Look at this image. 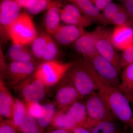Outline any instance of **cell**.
Wrapping results in <instances>:
<instances>
[{
	"label": "cell",
	"instance_id": "cell-1",
	"mask_svg": "<svg viewBox=\"0 0 133 133\" xmlns=\"http://www.w3.org/2000/svg\"><path fill=\"white\" fill-rule=\"evenodd\" d=\"M84 59L95 82L97 92L107 102L118 119L133 130V114L128 99L99 75L88 59Z\"/></svg>",
	"mask_w": 133,
	"mask_h": 133
},
{
	"label": "cell",
	"instance_id": "cell-2",
	"mask_svg": "<svg viewBox=\"0 0 133 133\" xmlns=\"http://www.w3.org/2000/svg\"><path fill=\"white\" fill-rule=\"evenodd\" d=\"M67 74L83 99L97 92L96 84L84 59L74 62Z\"/></svg>",
	"mask_w": 133,
	"mask_h": 133
},
{
	"label": "cell",
	"instance_id": "cell-3",
	"mask_svg": "<svg viewBox=\"0 0 133 133\" xmlns=\"http://www.w3.org/2000/svg\"><path fill=\"white\" fill-rule=\"evenodd\" d=\"M8 37L13 43L28 45L37 36L33 20L26 12L22 13L9 29Z\"/></svg>",
	"mask_w": 133,
	"mask_h": 133
},
{
	"label": "cell",
	"instance_id": "cell-4",
	"mask_svg": "<svg viewBox=\"0 0 133 133\" xmlns=\"http://www.w3.org/2000/svg\"><path fill=\"white\" fill-rule=\"evenodd\" d=\"M88 115L85 126L103 121L116 122L118 120L114 114L105 100L97 92L94 93L85 98Z\"/></svg>",
	"mask_w": 133,
	"mask_h": 133
},
{
	"label": "cell",
	"instance_id": "cell-5",
	"mask_svg": "<svg viewBox=\"0 0 133 133\" xmlns=\"http://www.w3.org/2000/svg\"><path fill=\"white\" fill-rule=\"evenodd\" d=\"M73 63H63L56 60L42 62L38 65L35 75L47 87L53 86L62 81Z\"/></svg>",
	"mask_w": 133,
	"mask_h": 133
},
{
	"label": "cell",
	"instance_id": "cell-6",
	"mask_svg": "<svg viewBox=\"0 0 133 133\" xmlns=\"http://www.w3.org/2000/svg\"><path fill=\"white\" fill-rule=\"evenodd\" d=\"M97 35L96 49L98 53L110 62L120 73L122 69L120 55L117 52L112 39V31L105 26H98L95 29Z\"/></svg>",
	"mask_w": 133,
	"mask_h": 133
},
{
	"label": "cell",
	"instance_id": "cell-7",
	"mask_svg": "<svg viewBox=\"0 0 133 133\" xmlns=\"http://www.w3.org/2000/svg\"><path fill=\"white\" fill-rule=\"evenodd\" d=\"M40 63L36 62H11L7 64L5 70L1 73V79L6 85L12 87L35 74Z\"/></svg>",
	"mask_w": 133,
	"mask_h": 133
},
{
	"label": "cell",
	"instance_id": "cell-8",
	"mask_svg": "<svg viewBox=\"0 0 133 133\" xmlns=\"http://www.w3.org/2000/svg\"><path fill=\"white\" fill-rule=\"evenodd\" d=\"M12 88L24 102H40L45 97L47 87L34 74Z\"/></svg>",
	"mask_w": 133,
	"mask_h": 133
},
{
	"label": "cell",
	"instance_id": "cell-9",
	"mask_svg": "<svg viewBox=\"0 0 133 133\" xmlns=\"http://www.w3.org/2000/svg\"><path fill=\"white\" fill-rule=\"evenodd\" d=\"M71 78L66 73L59 86L55 97V102L59 110H65L74 102L83 99Z\"/></svg>",
	"mask_w": 133,
	"mask_h": 133
},
{
	"label": "cell",
	"instance_id": "cell-10",
	"mask_svg": "<svg viewBox=\"0 0 133 133\" xmlns=\"http://www.w3.org/2000/svg\"><path fill=\"white\" fill-rule=\"evenodd\" d=\"M87 59L99 75L119 90L120 73L113 65L99 54Z\"/></svg>",
	"mask_w": 133,
	"mask_h": 133
},
{
	"label": "cell",
	"instance_id": "cell-11",
	"mask_svg": "<svg viewBox=\"0 0 133 133\" xmlns=\"http://www.w3.org/2000/svg\"><path fill=\"white\" fill-rule=\"evenodd\" d=\"M21 7L16 1L3 0L0 4L1 35L8 37L10 27L21 14Z\"/></svg>",
	"mask_w": 133,
	"mask_h": 133
},
{
	"label": "cell",
	"instance_id": "cell-12",
	"mask_svg": "<svg viewBox=\"0 0 133 133\" xmlns=\"http://www.w3.org/2000/svg\"><path fill=\"white\" fill-rule=\"evenodd\" d=\"M97 39L95 30L91 32L85 31L74 43V48L84 58L89 59L98 54L96 49Z\"/></svg>",
	"mask_w": 133,
	"mask_h": 133
},
{
	"label": "cell",
	"instance_id": "cell-13",
	"mask_svg": "<svg viewBox=\"0 0 133 133\" xmlns=\"http://www.w3.org/2000/svg\"><path fill=\"white\" fill-rule=\"evenodd\" d=\"M85 31L81 27L69 24L61 25L52 36L59 44L66 46L74 44Z\"/></svg>",
	"mask_w": 133,
	"mask_h": 133
},
{
	"label": "cell",
	"instance_id": "cell-14",
	"mask_svg": "<svg viewBox=\"0 0 133 133\" xmlns=\"http://www.w3.org/2000/svg\"><path fill=\"white\" fill-rule=\"evenodd\" d=\"M112 39L116 49L123 51L133 44V27L115 26L112 31Z\"/></svg>",
	"mask_w": 133,
	"mask_h": 133
},
{
	"label": "cell",
	"instance_id": "cell-15",
	"mask_svg": "<svg viewBox=\"0 0 133 133\" xmlns=\"http://www.w3.org/2000/svg\"><path fill=\"white\" fill-rule=\"evenodd\" d=\"M81 100L71 105L66 112L70 120L77 127H84L88 121V115L85 101Z\"/></svg>",
	"mask_w": 133,
	"mask_h": 133
},
{
	"label": "cell",
	"instance_id": "cell-16",
	"mask_svg": "<svg viewBox=\"0 0 133 133\" xmlns=\"http://www.w3.org/2000/svg\"><path fill=\"white\" fill-rule=\"evenodd\" d=\"M14 103L12 97L6 84L0 79V115L1 118L10 120Z\"/></svg>",
	"mask_w": 133,
	"mask_h": 133
},
{
	"label": "cell",
	"instance_id": "cell-17",
	"mask_svg": "<svg viewBox=\"0 0 133 133\" xmlns=\"http://www.w3.org/2000/svg\"><path fill=\"white\" fill-rule=\"evenodd\" d=\"M60 2L52 1L47 9L44 17V23L45 29L50 35H53L60 27V17L59 11Z\"/></svg>",
	"mask_w": 133,
	"mask_h": 133
},
{
	"label": "cell",
	"instance_id": "cell-18",
	"mask_svg": "<svg viewBox=\"0 0 133 133\" xmlns=\"http://www.w3.org/2000/svg\"><path fill=\"white\" fill-rule=\"evenodd\" d=\"M27 45L13 43L8 51L9 58L11 62L30 63L35 62L31 50Z\"/></svg>",
	"mask_w": 133,
	"mask_h": 133
},
{
	"label": "cell",
	"instance_id": "cell-19",
	"mask_svg": "<svg viewBox=\"0 0 133 133\" xmlns=\"http://www.w3.org/2000/svg\"><path fill=\"white\" fill-rule=\"evenodd\" d=\"M68 1L76 6L87 19L91 22L101 23L102 13L91 0H70Z\"/></svg>",
	"mask_w": 133,
	"mask_h": 133
},
{
	"label": "cell",
	"instance_id": "cell-20",
	"mask_svg": "<svg viewBox=\"0 0 133 133\" xmlns=\"http://www.w3.org/2000/svg\"><path fill=\"white\" fill-rule=\"evenodd\" d=\"M128 127L125 125L122 131L116 122L103 121L89 124L85 128L91 133H127Z\"/></svg>",
	"mask_w": 133,
	"mask_h": 133
},
{
	"label": "cell",
	"instance_id": "cell-21",
	"mask_svg": "<svg viewBox=\"0 0 133 133\" xmlns=\"http://www.w3.org/2000/svg\"><path fill=\"white\" fill-rule=\"evenodd\" d=\"M22 8L32 15L38 14L48 9L52 1L48 0H16Z\"/></svg>",
	"mask_w": 133,
	"mask_h": 133
},
{
	"label": "cell",
	"instance_id": "cell-22",
	"mask_svg": "<svg viewBox=\"0 0 133 133\" xmlns=\"http://www.w3.org/2000/svg\"><path fill=\"white\" fill-rule=\"evenodd\" d=\"M16 129L17 133H45L37 119L28 113Z\"/></svg>",
	"mask_w": 133,
	"mask_h": 133
},
{
	"label": "cell",
	"instance_id": "cell-23",
	"mask_svg": "<svg viewBox=\"0 0 133 133\" xmlns=\"http://www.w3.org/2000/svg\"><path fill=\"white\" fill-rule=\"evenodd\" d=\"M51 127L64 129L71 132L73 129L77 127L69 119L66 110L58 109L51 124Z\"/></svg>",
	"mask_w": 133,
	"mask_h": 133
},
{
	"label": "cell",
	"instance_id": "cell-24",
	"mask_svg": "<svg viewBox=\"0 0 133 133\" xmlns=\"http://www.w3.org/2000/svg\"><path fill=\"white\" fill-rule=\"evenodd\" d=\"M42 106V115L36 119L39 125L44 129L51 125L52 120L58 110L57 109L56 107L58 106L55 102H47Z\"/></svg>",
	"mask_w": 133,
	"mask_h": 133
},
{
	"label": "cell",
	"instance_id": "cell-25",
	"mask_svg": "<svg viewBox=\"0 0 133 133\" xmlns=\"http://www.w3.org/2000/svg\"><path fill=\"white\" fill-rule=\"evenodd\" d=\"M28 114L24 102L17 98H14L12 115L10 120L12 122L15 128L19 126L25 116Z\"/></svg>",
	"mask_w": 133,
	"mask_h": 133
},
{
	"label": "cell",
	"instance_id": "cell-26",
	"mask_svg": "<svg viewBox=\"0 0 133 133\" xmlns=\"http://www.w3.org/2000/svg\"><path fill=\"white\" fill-rule=\"evenodd\" d=\"M120 79L119 90L125 94L133 88V62L124 68Z\"/></svg>",
	"mask_w": 133,
	"mask_h": 133
},
{
	"label": "cell",
	"instance_id": "cell-27",
	"mask_svg": "<svg viewBox=\"0 0 133 133\" xmlns=\"http://www.w3.org/2000/svg\"><path fill=\"white\" fill-rule=\"evenodd\" d=\"M49 35L43 34L37 36L31 43V51L35 58L42 60L48 42Z\"/></svg>",
	"mask_w": 133,
	"mask_h": 133
},
{
	"label": "cell",
	"instance_id": "cell-28",
	"mask_svg": "<svg viewBox=\"0 0 133 133\" xmlns=\"http://www.w3.org/2000/svg\"><path fill=\"white\" fill-rule=\"evenodd\" d=\"M60 6V5H59ZM61 20L69 25H73L84 28L91 24V22L86 19H80L65 12L59 8Z\"/></svg>",
	"mask_w": 133,
	"mask_h": 133
},
{
	"label": "cell",
	"instance_id": "cell-29",
	"mask_svg": "<svg viewBox=\"0 0 133 133\" xmlns=\"http://www.w3.org/2000/svg\"><path fill=\"white\" fill-rule=\"evenodd\" d=\"M110 24L115 25L116 26H132L133 23L129 17L122 4L119 9L111 20Z\"/></svg>",
	"mask_w": 133,
	"mask_h": 133
},
{
	"label": "cell",
	"instance_id": "cell-30",
	"mask_svg": "<svg viewBox=\"0 0 133 133\" xmlns=\"http://www.w3.org/2000/svg\"><path fill=\"white\" fill-rule=\"evenodd\" d=\"M58 53V48L56 43L49 35L42 61L43 62L56 61Z\"/></svg>",
	"mask_w": 133,
	"mask_h": 133
},
{
	"label": "cell",
	"instance_id": "cell-31",
	"mask_svg": "<svg viewBox=\"0 0 133 133\" xmlns=\"http://www.w3.org/2000/svg\"><path fill=\"white\" fill-rule=\"evenodd\" d=\"M121 4H117L112 2L108 5L102 13L101 23L104 26L110 24L112 17L118 12Z\"/></svg>",
	"mask_w": 133,
	"mask_h": 133
},
{
	"label": "cell",
	"instance_id": "cell-32",
	"mask_svg": "<svg viewBox=\"0 0 133 133\" xmlns=\"http://www.w3.org/2000/svg\"><path fill=\"white\" fill-rule=\"evenodd\" d=\"M28 113L37 119L41 116L43 112L42 105L39 102H24Z\"/></svg>",
	"mask_w": 133,
	"mask_h": 133
},
{
	"label": "cell",
	"instance_id": "cell-33",
	"mask_svg": "<svg viewBox=\"0 0 133 133\" xmlns=\"http://www.w3.org/2000/svg\"><path fill=\"white\" fill-rule=\"evenodd\" d=\"M133 62V44L122 51L120 55L121 66L122 69Z\"/></svg>",
	"mask_w": 133,
	"mask_h": 133
},
{
	"label": "cell",
	"instance_id": "cell-34",
	"mask_svg": "<svg viewBox=\"0 0 133 133\" xmlns=\"http://www.w3.org/2000/svg\"><path fill=\"white\" fill-rule=\"evenodd\" d=\"M0 133H17L12 122L9 120H6L1 122Z\"/></svg>",
	"mask_w": 133,
	"mask_h": 133
},
{
	"label": "cell",
	"instance_id": "cell-35",
	"mask_svg": "<svg viewBox=\"0 0 133 133\" xmlns=\"http://www.w3.org/2000/svg\"><path fill=\"white\" fill-rule=\"evenodd\" d=\"M129 17L133 23V0L121 1Z\"/></svg>",
	"mask_w": 133,
	"mask_h": 133
},
{
	"label": "cell",
	"instance_id": "cell-36",
	"mask_svg": "<svg viewBox=\"0 0 133 133\" xmlns=\"http://www.w3.org/2000/svg\"><path fill=\"white\" fill-rule=\"evenodd\" d=\"M91 1L100 11H103L108 5L113 1L111 0H91Z\"/></svg>",
	"mask_w": 133,
	"mask_h": 133
},
{
	"label": "cell",
	"instance_id": "cell-37",
	"mask_svg": "<svg viewBox=\"0 0 133 133\" xmlns=\"http://www.w3.org/2000/svg\"><path fill=\"white\" fill-rule=\"evenodd\" d=\"M72 133H91L87 129L82 127H76L73 129L71 132Z\"/></svg>",
	"mask_w": 133,
	"mask_h": 133
},
{
	"label": "cell",
	"instance_id": "cell-38",
	"mask_svg": "<svg viewBox=\"0 0 133 133\" xmlns=\"http://www.w3.org/2000/svg\"><path fill=\"white\" fill-rule=\"evenodd\" d=\"M46 133H70L64 129L53 128L51 127Z\"/></svg>",
	"mask_w": 133,
	"mask_h": 133
},
{
	"label": "cell",
	"instance_id": "cell-39",
	"mask_svg": "<svg viewBox=\"0 0 133 133\" xmlns=\"http://www.w3.org/2000/svg\"><path fill=\"white\" fill-rule=\"evenodd\" d=\"M124 94L128 99L129 102H131L133 104V88L128 92Z\"/></svg>",
	"mask_w": 133,
	"mask_h": 133
}]
</instances>
